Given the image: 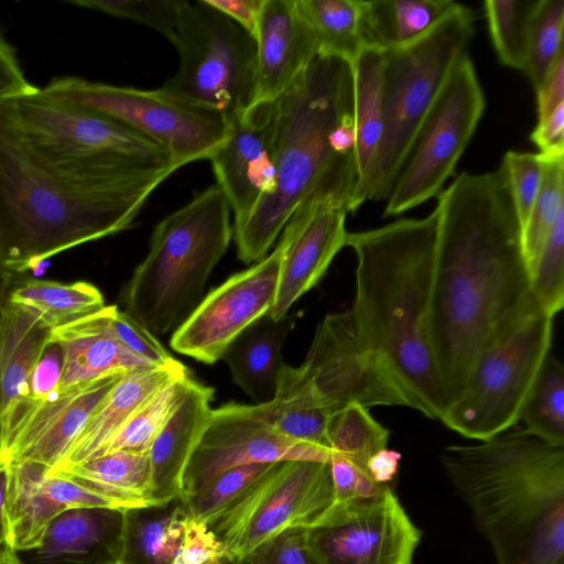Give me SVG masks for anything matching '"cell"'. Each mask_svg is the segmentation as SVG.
<instances>
[{
  "label": "cell",
  "instance_id": "62",
  "mask_svg": "<svg viewBox=\"0 0 564 564\" xmlns=\"http://www.w3.org/2000/svg\"><path fill=\"white\" fill-rule=\"evenodd\" d=\"M116 564H119V563H116Z\"/></svg>",
  "mask_w": 564,
  "mask_h": 564
},
{
  "label": "cell",
  "instance_id": "60",
  "mask_svg": "<svg viewBox=\"0 0 564 564\" xmlns=\"http://www.w3.org/2000/svg\"><path fill=\"white\" fill-rule=\"evenodd\" d=\"M0 269H3V268H2V264H1V256H0ZM3 270H4V269H3Z\"/></svg>",
  "mask_w": 564,
  "mask_h": 564
},
{
  "label": "cell",
  "instance_id": "43",
  "mask_svg": "<svg viewBox=\"0 0 564 564\" xmlns=\"http://www.w3.org/2000/svg\"><path fill=\"white\" fill-rule=\"evenodd\" d=\"M272 463L242 465L214 477L192 496L182 499L189 518L206 525L236 499Z\"/></svg>",
  "mask_w": 564,
  "mask_h": 564
},
{
  "label": "cell",
  "instance_id": "34",
  "mask_svg": "<svg viewBox=\"0 0 564 564\" xmlns=\"http://www.w3.org/2000/svg\"><path fill=\"white\" fill-rule=\"evenodd\" d=\"M8 300L34 313L51 329L72 323L105 306L99 289L86 281L61 283L26 280L12 284Z\"/></svg>",
  "mask_w": 564,
  "mask_h": 564
},
{
  "label": "cell",
  "instance_id": "39",
  "mask_svg": "<svg viewBox=\"0 0 564 564\" xmlns=\"http://www.w3.org/2000/svg\"><path fill=\"white\" fill-rule=\"evenodd\" d=\"M188 376L189 373L173 380L153 393L104 445L97 457L115 451L149 454L154 440L173 412Z\"/></svg>",
  "mask_w": 564,
  "mask_h": 564
},
{
  "label": "cell",
  "instance_id": "59",
  "mask_svg": "<svg viewBox=\"0 0 564 564\" xmlns=\"http://www.w3.org/2000/svg\"><path fill=\"white\" fill-rule=\"evenodd\" d=\"M216 564H250L247 557H239L231 553L224 556Z\"/></svg>",
  "mask_w": 564,
  "mask_h": 564
},
{
  "label": "cell",
  "instance_id": "57",
  "mask_svg": "<svg viewBox=\"0 0 564 564\" xmlns=\"http://www.w3.org/2000/svg\"><path fill=\"white\" fill-rule=\"evenodd\" d=\"M12 281H13L12 272L7 271V270L0 271V313H1V310L3 306V303L6 302V300L9 295L10 289L13 284Z\"/></svg>",
  "mask_w": 564,
  "mask_h": 564
},
{
  "label": "cell",
  "instance_id": "47",
  "mask_svg": "<svg viewBox=\"0 0 564 564\" xmlns=\"http://www.w3.org/2000/svg\"><path fill=\"white\" fill-rule=\"evenodd\" d=\"M229 553L205 523L189 519L183 542L172 564H216Z\"/></svg>",
  "mask_w": 564,
  "mask_h": 564
},
{
  "label": "cell",
  "instance_id": "53",
  "mask_svg": "<svg viewBox=\"0 0 564 564\" xmlns=\"http://www.w3.org/2000/svg\"><path fill=\"white\" fill-rule=\"evenodd\" d=\"M535 90L538 120L564 106V52Z\"/></svg>",
  "mask_w": 564,
  "mask_h": 564
},
{
  "label": "cell",
  "instance_id": "12",
  "mask_svg": "<svg viewBox=\"0 0 564 564\" xmlns=\"http://www.w3.org/2000/svg\"><path fill=\"white\" fill-rule=\"evenodd\" d=\"M486 107L474 63L464 53L419 124L389 185L383 217L437 197L471 140Z\"/></svg>",
  "mask_w": 564,
  "mask_h": 564
},
{
  "label": "cell",
  "instance_id": "22",
  "mask_svg": "<svg viewBox=\"0 0 564 564\" xmlns=\"http://www.w3.org/2000/svg\"><path fill=\"white\" fill-rule=\"evenodd\" d=\"M214 392L191 376L186 378L173 412L149 452L151 505L180 497L183 473L208 423Z\"/></svg>",
  "mask_w": 564,
  "mask_h": 564
},
{
  "label": "cell",
  "instance_id": "13",
  "mask_svg": "<svg viewBox=\"0 0 564 564\" xmlns=\"http://www.w3.org/2000/svg\"><path fill=\"white\" fill-rule=\"evenodd\" d=\"M334 501L329 463L276 462L207 527L231 554L247 557L285 530L315 525Z\"/></svg>",
  "mask_w": 564,
  "mask_h": 564
},
{
  "label": "cell",
  "instance_id": "3",
  "mask_svg": "<svg viewBox=\"0 0 564 564\" xmlns=\"http://www.w3.org/2000/svg\"><path fill=\"white\" fill-rule=\"evenodd\" d=\"M275 107L274 189L232 231L245 263L263 259L306 202L339 203L348 213L358 209L352 64L317 53Z\"/></svg>",
  "mask_w": 564,
  "mask_h": 564
},
{
  "label": "cell",
  "instance_id": "38",
  "mask_svg": "<svg viewBox=\"0 0 564 564\" xmlns=\"http://www.w3.org/2000/svg\"><path fill=\"white\" fill-rule=\"evenodd\" d=\"M540 0H486L484 12L500 63L523 70Z\"/></svg>",
  "mask_w": 564,
  "mask_h": 564
},
{
  "label": "cell",
  "instance_id": "58",
  "mask_svg": "<svg viewBox=\"0 0 564 564\" xmlns=\"http://www.w3.org/2000/svg\"><path fill=\"white\" fill-rule=\"evenodd\" d=\"M19 553L8 545H0V564H23Z\"/></svg>",
  "mask_w": 564,
  "mask_h": 564
},
{
  "label": "cell",
  "instance_id": "41",
  "mask_svg": "<svg viewBox=\"0 0 564 564\" xmlns=\"http://www.w3.org/2000/svg\"><path fill=\"white\" fill-rule=\"evenodd\" d=\"M564 0H540L523 73L536 89L563 51Z\"/></svg>",
  "mask_w": 564,
  "mask_h": 564
},
{
  "label": "cell",
  "instance_id": "2",
  "mask_svg": "<svg viewBox=\"0 0 564 564\" xmlns=\"http://www.w3.org/2000/svg\"><path fill=\"white\" fill-rule=\"evenodd\" d=\"M177 169L53 161L0 130V256L24 272L76 246L130 228Z\"/></svg>",
  "mask_w": 564,
  "mask_h": 564
},
{
  "label": "cell",
  "instance_id": "27",
  "mask_svg": "<svg viewBox=\"0 0 564 564\" xmlns=\"http://www.w3.org/2000/svg\"><path fill=\"white\" fill-rule=\"evenodd\" d=\"M293 327L291 315L273 321L267 314L246 328L221 358L235 383L257 404L270 401L274 394L283 365L281 350Z\"/></svg>",
  "mask_w": 564,
  "mask_h": 564
},
{
  "label": "cell",
  "instance_id": "33",
  "mask_svg": "<svg viewBox=\"0 0 564 564\" xmlns=\"http://www.w3.org/2000/svg\"><path fill=\"white\" fill-rule=\"evenodd\" d=\"M454 3L453 0L365 1L367 45L383 51L403 46L425 33Z\"/></svg>",
  "mask_w": 564,
  "mask_h": 564
},
{
  "label": "cell",
  "instance_id": "36",
  "mask_svg": "<svg viewBox=\"0 0 564 564\" xmlns=\"http://www.w3.org/2000/svg\"><path fill=\"white\" fill-rule=\"evenodd\" d=\"M389 437V430L359 403L333 411L326 425V445L332 456L344 458L367 474L369 458L388 447Z\"/></svg>",
  "mask_w": 564,
  "mask_h": 564
},
{
  "label": "cell",
  "instance_id": "29",
  "mask_svg": "<svg viewBox=\"0 0 564 564\" xmlns=\"http://www.w3.org/2000/svg\"><path fill=\"white\" fill-rule=\"evenodd\" d=\"M189 519L180 497L163 503L123 509L119 564H172Z\"/></svg>",
  "mask_w": 564,
  "mask_h": 564
},
{
  "label": "cell",
  "instance_id": "6",
  "mask_svg": "<svg viewBox=\"0 0 564 564\" xmlns=\"http://www.w3.org/2000/svg\"><path fill=\"white\" fill-rule=\"evenodd\" d=\"M230 212L215 184L158 223L147 257L123 286L124 312L156 336L182 324L229 247Z\"/></svg>",
  "mask_w": 564,
  "mask_h": 564
},
{
  "label": "cell",
  "instance_id": "31",
  "mask_svg": "<svg viewBox=\"0 0 564 564\" xmlns=\"http://www.w3.org/2000/svg\"><path fill=\"white\" fill-rule=\"evenodd\" d=\"M69 478L111 502L115 509L151 505V463L149 454L115 451L47 473Z\"/></svg>",
  "mask_w": 564,
  "mask_h": 564
},
{
  "label": "cell",
  "instance_id": "52",
  "mask_svg": "<svg viewBox=\"0 0 564 564\" xmlns=\"http://www.w3.org/2000/svg\"><path fill=\"white\" fill-rule=\"evenodd\" d=\"M543 156L564 155V106L538 120L530 135Z\"/></svg>",
  "mask_w": 564,
  "mask_h": 564
},
{
  "label": "cell",
  "instance_id": "10",
  "mask_svg": "<svg viewBox=\"0 0 564 564\" xmlns=\"http://www.w3.org/2000/svg\"><path fill=\"white\" fill-rule=\"evenodd\" d=\"M46 96L112 119L160 145L181 167L210 159L229 134L227 118L158 89H139L58 77L41 88Z\"/></svg>",
  "mask_w": 564,
  "mask_h": 564
},
{
  "label": "cell",
  "instance_id": "61",
  "mask_svg": "<svg viewBox=\"0 0 564 564\" xmlns=\"http://www.w3.org/2000/svg\"><path fill=\"white\" fill-rule=\"evenodd\" d=\"M3 270V269H0V271Z\"/></svg>",
  "mask_w": 564,
  "mask_h": 564
},
{
  "label": "cell",
  "instance_id": "15",
  "mask_svg": "<svg viewBox=\"0 0 564 564\" xmlns=\"http://www.w3.org/2000/svg\"><path fill=\"white\" fill-rule=\"evenodd\" d=\"M301 368L330 411L349 403L411 408L393 371L359 333L349 310L319 322Z\"/></svg>",
  "mask_w": 564,
  "mask_h": 564
},
{
  "label": "cell",
  "instance_id": "26",
  "mask_svg": "<svg viewBox=\"0 0 564 564\" xmlns=\"http://www.w3.org/2000/svg\"><path fill=\"white\" fill-rule=\"evenodd\" d=\"M51 330L34 313L7 297L0 313V431L30 395V376L50 343Z\"/></svg>",
  "mask_w": 564,
  "mask_h": 564
},
{
  "label": "cell",
  "instance_id": "51",
  "mask_svg": "<svg viewBox=\"0 0 564 564\" xmlns=\"http://www.w3.org/2000/svg\"><path fill=\"white\" fill-rule=\"evenodd\" d=\"M36 88L26 79L15 50L0 35V100L19 97Z\"/></svg>",
  "mask_w": 564,
  "mask_h": 564
},
{
  "label": "cell",
  "instance_id": "14",
  "mask_svg": "<svg viewBox=\"0 0 564 564\" xmlns=\"http://www.w3.org/2000/svg\"><path fill=\"white\" fill-rule=\"evenodd\" d=\"M421 531L387 485L370 497L333 503L305 529L313 564H413Z\"/></svg>",
  "mask_w": 564,
  "mask_h": 564
},
{
  "label": "cell",
  "instance_id": "56",
  "mask_svg": "<svg viewBox=\"0 0 564 564\" xmlns=\"http://www.w3.org/2000/svg\"><path fill=\"white\" fill-rule=\"evenodd\" d=\"M11 473V463L0 454V545H8L6 503ZM9 546V545H8Z\"/></svg>",
  "mask_w": 564,
  "mask_h": 564
},
{
  "label": "cell",
  "instance_id": "18",
  "mask_svg": "<svg viewBox=\"0 0 564 564\" xmlns=\"http://www.w3.org/2000/svg\"><path fill=\"white\" fill-rule=\"evenodd\" d=\"M123 373L58 388L41 399L26 397L1 427L0 454L11 464L52 470Z\"/></svg>",
  "mask_w": 564,
  "mask_h": 564
},
{
  "label": "cell",
  "instance_id": "19",
  "mask_svg": "<svg viewBox=\"0 0 564 564\" xmlns=\"http://www.w3.org/2000/svg\"><path fill=\"white\" fill-rule=\"evenodd\" d=\"M229 123L226 141L209 160L234 212V231L275 186V100L253 104Z\"/></svg>",
  "mask_w": 564,
  "mask_h": 564
},
{
  "label": "cell",
  "instance_id": "25",
  "mask_svg": "<svg viewBox=\"0 0 564 564\" xmlns=\"http://www.w3.org/2000/svg\"><path fill=\"white\" fill-rule=\"evenodd\" d=\"M63 355L59 388L123 373L151 365L122 347L108 324V306L51 330Z\"/></svg>",
  "mask_w": 564,
  "mask_h": 564
},
{
  "label": "cell",
  "instance_id": "48",
  "mask_svg": "<svg viewBox=\"0 0 564 564\" xmlns=\"http://www.w3.org/2000/svg\"><path fill=\"white\" fill-rule=\"evenodd\" d=\"M305 529L292 528L261 544L247 556L250 564H313L305 546Z\"/></svg>",
  "mask_w": 564,
  "mask_h": 564
},
{
  "label": "cell",
  "instance_id": "42",
  "mask_svg": "<svg viewBox=\"0 0 564 564\" xmlns=\"http://www.w3.org/2000/svg\"><path fill=\"white\" fill-rule=\"evenodd\" d=\"M528 272L535 301L554 317L564 306V212Z\"/></svg>",
  "mask_w": 564,
  "mask_h": 564
},
{
  "label": "cell",
  "instance_id": "40",
  "mask_svg": "<svg viewBox=\"0 0 564 564\" xmlns=\"http://www.w3.org/2000/svg\"><path fill=\"white\" fill-rule=\"evenodd\" d=\"M541 158V186L529 218L521 229L527 268L534 261L558 216L564 212V155Z\"/></svg>",
  "mask_w": 564,
  "mask_h": 564
},
{
  "label": "cell",
  "instance_id": "30",
  "mask_svg": "<svg viewBox=\"0 0 564 564\" xmlns=\"http://www.w3.org/2000/svg\"><path fill=\"white\" fill-rule=\"evenodd\" d=\"M258 408L263 419L284 436L328 451L326 425L333 411L322 404L301 366L283 362L272 399Z\"/></svg>",
  "mask_w": 564,
  "mask_h": 564
},
{
  "label": "cell",
  "instance_id": "35",
  "mask_svg": "<svg viewBox=\"0 0 564 564\" xmlns=\"http://www.w3.org/2000/svg\"><path fill=\"white\" fill-rule=\"evenodd\" d=\"M296 6L315 37L318 53L336 55L352 64L368 46L364 0H296Z\"/></svg>",
  "mask_w": 564,
  "mask_h": 564
},
{
  "label": "cell",
  "instance_id": "17",
  "mask_svg": "<svg viewBox=\"0 0 564 564\" xmlns=\"http://www.w3.org/2000/svg\"><path fill=\"white\" fill-rule=\"evenodd\" d=\"M329 451L292 441L260 413L258 404L227 403L212 409L206 429L182 477L185 499L225 470L249 464L284 460L329 463Z\"/></svg>",
  "mask_w": 564,
  "mask_h": 564
},
{
  "label": "cell",
  "instance_id": "28",
  "mask_svg": "<svg viewBox=\"0 0 564 564\" xmlns=\"http://www.w3.org/2000/svg\"><path fill=\"white\" fill-rule=\"evenodd\" d=\"M383 50L366 46L352 63L358 208L369 200L371 178L383 134Z\"/></svg>",
  "mask_w": 564,
  "mask_h": 564
},
{
  "label": "cell",
  "instance_id": "4",
  "mask_svg": "<svg viewBox=\"0 0 564 564\" xmlns=\"http://www.w3.org/2000/svg\"><path fill=\"white\" fill-rule=\"evenodd\" d=\"M438 214L348 232L357 258L350 313L359 333L389 365L411 408L440 420L445 412L427 338Z\"/></svg>",
  "mask_w": 564,
  "mask_h": 564
},
{
  "label": "cell",
  "instance_id": "54",
  "mask_svg": "<svg viewBox=\"0 0 564 564\" xmlns=\"http://www.w3.org/2000/svg\"><path fill=\"white\" fill-rule=\"evenodd\" d=\"M243 28L254 39L264 0H204Z\"/></svg>",
  "mask_w": 564,
  "mask_h": 564
},
{
  "label": "cell",
  "instance_id": "44",
  "mask_svg": "<svg viewBox=\"0 0 564 564\" xmlns=\"http://www.w3.org/2000/svg\"><path fill=\"white\" fill-rule=\"evenodd\" d=\"M70 4L127 19L173 36L184 0H70Z\"/></svg>",
  "mask_w": 564,
  "mask_h": 564
},
{
  "label": "cell",
  "instance_id": "50",
  "mask_svg": "<svg viewBox=\"0 0 564 564\" xmlns=\"http://www.w3.org/2000/svg\"><path fill=\"white\" fill-rule=\"evenodd\" d=\"M62 369V349L56 343L50 341L31 372L30 397L41 399L56 391L61 384Z\"/></svg>",
  "mask_w": 564,
  "mask_h": 564
},
{
  "label": "cell",
  "instance_id": "46",
  "mask_svg": "<svg viewBox=\"0 0 564 564\" xmlns=\"http://www.w3.org/2000/svg\"><path fill=\"white\" fill-rule=\"evenodd\" d=\"M519 223L522 227L529 218L538 196L543 162L539 153L508 151L502 159Z\"/></svg>",
  "mask_w": 564,
  "mask_h": 564
},
{
  "label": "cell",
  "instance_id": "55",
  "mask_svg": "<svg viewBox=\"0 0 564 564\" xmlns=\"http://www.w3.org/2000/svg\"><path fill=\"white\" fill-rule=\"evenodd\" d=\"M401 460V454L388 447L373 454L368 463L367 470L371 479L377 484H389L397 475Z\"/></svg>",
  "mask_w": 564,
  "mask_h": 564
},
{
  "label": "cell",
  "instance_id": "20",
  "mask_svg": "<svg viewBox=\"0 0 564 564\" xmlns=\"http://www.w3.org/2000/svg\"><path fill=\"white\" fill-rule=\"evenodd\" d=\"M345 205L310 200L291 216L281 232L282 263L274 303L268 313L273 321L288 315L291 306L324 276L335 256L346 246Z\"/></svg>",
  "mask_w": 564,
  "mask_h": 564
},
{
  "label": "cell",
  "instance_id": "21",
  "mask_svg": "<svg viewBox=\"0 0 564 564\" xmlns=\"http://www.w3.org/2000/svg\"><path fill=\"white\" fill-rule=\"evenodd\" d=\"M256 43L253 104L276 100L318 53L296 0H264Z\"/></svg>",
  "mask_w": 564,
  "mask_h": 564
},
{
  "label": "cell",
  "instance_id": "37",
  "mask_svg": "<svg viewBox=\"0 0 564 564\" xmlns=\"http://www.w3.org/2000/svg\"><path fill=\"white\" fill-rule=\"evenodd\" d=\"M519 421L529 434L564 447V367L551 354L543 362Z\"/></svg>",
  "mask_w": 564,
  "mask_h": 564
},
{
  "label": "cell",
  "instance_id": "9",
  "mask_svg": "<svg viewBox=\"0 0 564 564\" xmlns=\"http://www.w3.org/2000/svg\"><path fill=\"white\" fill-rule=\"evenodd\" d=\"M553 318L538 310L486 347L473 365L463 394L446 409L441 422L480 442L516 425L550 355Z\"/></svg>",
  "mask_w": 564,
  "mask_h": 564
},
{
  "label": "cell",
  "instance_id": "8",
  "mask_svg": "<svg viewBox=\"0 0 564 564\" xmlns=\"http://www.w3.org/2000/svg\"><path fill=\"white\" fill-rule=\"evenodd\" d=\"M170 41L178 66L162 89L229 122L253 105L257 43L243 28L204 0H184Z\"/></svg>",
  "mask_w": 564,
  "mask_h": 564
},
{
  "label": "cell",
  "instance_id": "49",
  "mask_svg": "<svg viewBox=\"0 0 564 564\" xmlns=\"http://www.w3.org/2000/svg\"><path fill=\"white\" fill-rule=\"evenodd\" d=\"M329 465L335 492L334 503L370 497L387 485L375 482L369 474L344 458L332 456Z\"/></svg>",
  "mask_w": 564,
  "mask_h": 564
},
{
  "label": "cell",
  "instance_id": "45",
  "mask_svg": "<svg viewBox=\"0 0 564 564\" xmlns=\"http://www.w3.org/2000/svg\"><path fill=\"white\" fill-rule=\"evenodd\" d=\"M108 324L119 344L137 358L155 367L177 362L150 330L117 305H108Z\"/></svg>",
  "mask_w": 564,
  "mask_h": 564
},
{
  "label": "cell",
  "instance_id": "11",
  "mask_svg": "<svg viewBox=\"0 0 564 564\" xmlns=\"http://www.w3.org/2000/svg\"><path fill=\"white\" fill-rule=\"evenodd\" d=\"M0 130L36 154L76 163L177 165L156 143L97 112L36 88L0 100Z\"/></svg>",
  "mask_w": 564,
  "mask_h": 564
},
{
  "label": "cell",
  "instance_id": "24",
  "mask_svg": "<svg viewBox=\"0 0 564 564\" xmlns=\"http://www.w3.org/2000/svg\"><path fill=\"white\" fill-rule=\"evenodd\" d=\"M123 509L76 508L58 514L34 550L42 563L116 564L122 549Z\"/></svg>",
  "mask_w": 564,
  "mask_h": 564
},
{
  "label": "cell",
  "instance_id": "16",
  "mask_svg": "<svg viewBox=\"0 0 564 564\" xmlns=\"http://www.w3.org/2000/svg\"><path fill=\"white\" fill-rule=\"evenodd\" d=\"M283 248L212 290L180 324L171 348L197 361L213 365L250 325L267 315L275 299Z\"/></svg>",
  "mask_w": 564,
  "mask_h": 564
},
{
  "label": "cell",
  "instance_id": "23",
  "mask_svg": "<svg viewBox=\"0 0 564 564\" xmlns=\"http://www.w3.org/2000/svg\"><path fill=\"white\" fill-rule=\"evenodd\" d=\"M177 361L165 367H143L122 375L96 408L58 464L56 473L97 457L112 435L164 384L188 375Z\"/></svg>",
  "mask_w": 564,
  "mask_h": 564
},
{
  "label": "cell",
  "instance_id": "7",
  "mask_svg": "<svg viewBox=\"0 0 564 564\" xmlns=\"http://www.w3.org/2000/svg\"><path fill=\"white\" fill-rule=\"evenodd\" d=\"M475 32L473 10L455 2L416 40L384 51L383 134L369 199L383 200L410 142Z\"/></svg>",
  "mask_w": 564,
  "mask_h": 564
},
{
  "label": "cell",
  "instance_id": "5",
  "mask_svg": "<svg viewBox=\"0 0 564 564\" xmlns=\"http://www.w3.org/2000/svg\"><path fill=\"white\" fill-rule=\"evenodd\" d=\"M441 463L497 564H564V447L520 429L449 445Z\"/></svg>",
  "mask_w": 564,
  "mask_h": 564
},
{
  "label": "cell",
  "instance_id": "32",
  "mask_svg": "<svg viewBox=\"0 0 564 564\" xmlns=\"http://www.w3.org/2000/svg\"><path fill=\"white\" fill-rule=\"evenodd\" d=\"M46 471L36 464H11L6 516L8 545L18 553L36 550L50 523L66 511L47 492Z\"/></svg>",
  "mask_w": 564,
  "mask_h": 564
},
{
  "label": "cell",
  "instance_id": "1",
  "mask_svg": "<svg viewBox=\"0 0 564 564\" xmlns=\"http://www.w3.org/2000/svg\"><path fill=\"white\" fill-rule=\"evenodd\" d=\"M435 209L427 338L447 409L463 394L478 355L541 307L502 164L494 172L460 173L438 194Z\"/></svg>",
  "mask_w": 564,
  "mask_h": 564
}]
</instances>
